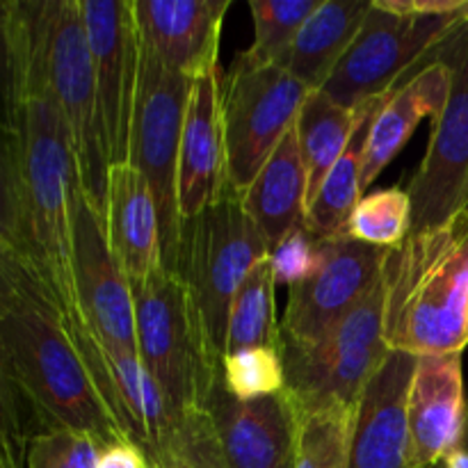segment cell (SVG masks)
<instances>
[{"label":"cell","mask_w":468,"mask_h":468,"mask_svg":"<svg viewBox=\"0 0 468 468\" xmlns=\"http://www.w3.org/2000/svg\"><path fill=\"white\" fill-rule=\"evenodd\" d=\"M0 373L48 430L128 441L105 410L58 297L16 256L0 251Z\"/></svg>","instance_id":"6da1fadb"},{"label":"cell","mask_w":468,"mask_h":468,"mask_svg":"<svg viewBox=\"0 0 468 468\" xmlns=\"http://www.w3.org/2000/svg\"><path fill=\"white\" fill-rule=\"evenodd\" d=\"M451 69V94L432 122L428 151L411 178V233H423L468 210V21L430 53Z\"/></svg>","instance_id":"30bf717a"},{"label":"cell","mask_w":468,"mask_h":468,"mask_svg":"<svg viewBox=\"0 0 468 468\" xmlns=\"http://www.w3.org/2000/svg\"><path fill=\"white\" fill-rule=\"evenodd\" d=\"M387 96H379V99L366 101L359 105V122L352 133L350 144L343 151L341 160L334 165L315 199L306 208V227L320 240L343 238L347 233V224H350L352 213L359 206L361 192H364L361 172H364L370 128H373L375 117L382 110Z\"/></svg>","instance_id":"603a6c76"},{"label":"cell","mask_w":468,"mask_h":468,"mask_svg":"<svg viewBox=\"0 0 468 468\" xmlns=\"http://www.w3.org/2000/svg\"><path fill=\"white\" fill-rule=\"evenodd\" d=\"M384 341L410 355H451L468 346V210L410 233L384 263Z\"/></svg>","instance_id":"7a4b0ae2"},{"label":"cell","mask_w":468,"mask_h":468,"mask_svg":"<svg viewBox=\"0 0 468 468\" xmlns=\"http://www.w3.org/2000/svg\"><path fill=\"white\" fill-rule=\"evenodd\" d=\"M105 446L90 432L53 430L32 439L26 468H99Z\"/></svg>","instance_id":"f546056e"},{"label":"cell","mask_w":468,"mask_h":468,"mask_svg":"<svg viewBox=\"0 0 468 468\" xmlns=\"http://www.w3.org/2000/svg\"><path fill=\"white\" fill-rule=\"evenodd\" d=\"M222 382L240 400L272 396L286 388L282 350L274 347H254L236 355L224 356Z\"/></svg>","instance_id":"f1b7e54d"},{"label":"cell","mask_w":468,"mask_h":468,"mask_svg":"<svg viewBox=\"0 0 468 468\" xmlns=\"http://www.w3.org/2000/svg\"><path fill=\"white\" fill-rule=\"evenodd\" d=\"M254 347L282 350V323L277 318V282L270 261L263 259L231 302L227 324V355ZM224 355V356H227Z\"/></svg>","instance_id":"d4e9b609"},{"label":"cell","mask_w":468,"mask_h":468,"mask_svg":"<svg viewBox=\"0 0 468 468\" xmlns=\"http://www.w3.org/2000/svg\"><path fill=\"white\" fill-rule=\"evenodd\" d=\"M411 233V199L402 187L370 192L361 197L359 206L347 224V238L370 247L393 250Z\"/></svg>","instance_id":"4316f807"},{"label":"cell","mask_w":468,"mask_h":468,"mask_svg":"<svg viewBox=\"0 0 468 468\" xmlns=\"http://www.w3.org/2000/svg\"><path fill=\"white\" fill-rule=\"evenodd\" d=\"M80 9L94 58L110 165L128 163L142 55L135 9L123 0H80Z\"/></svg>","instance_id":"4fadbf2b"},{"label":"cell","mask_w":468,"mask_h":468,"mask_svg":"<svg viewBox=\"0 0 468 468\" xmlns=\"http://www.w3.org/2000/svg\"><path fill=\"white\" fill-rule=\"evenodd\" d=\"M466 21L468 12L448 16H400L373 0L359 35L320 91L346 110H356L366 101L391 94L402 73L428 58Z\"/></svg>","instance_id":"9c48e42d"},{"label":"cell","mask_w":468,"mask_h":468,"mask_svg":"<svg viewBox=\"0 0 468 468\" xmlns=\"http://www.w3.org/2000/svg\"><path fill=\"white\" fill-rule=\"evenodd\" d=\"M46 73L71 131L82 192L105 219L112 165L80 0H48L46 5Z\"/></svg>","instance_id":"52a82bcc"},{"label":"cell","mask_w":468,"mask_h":468,"mask_svg":"<svg viewBox=\"0 0 468 468\" xmlns=\"http://www.w3.org/2000/svg\"><path fill=\"white\" fill-rule=\"evenodd\" d=\"M219 73L222 71L215 69L192 80L178 160V206L183 222L231 192Z\"/></svg>","instance_id":"e0dca14e"},{"label":"cell","mask_w":468,"mask_h":468,"mask_svg":"<svg viewBox=\"0 0 468 468\" xmlns=\"http://www.w3.org/2000/svg\"><path fill=\"white\" fill-rule=\"evenodd\" d=\"M227 468H295L300 414L286 391L240 400L219 379L206 400Z\"/></svg>","instance_id":"5bb4252c"},{"label":"cell","mask_w":468,"mask_h":468,"mask_svg":"<svg viewBox=\"0 0 468 468\" xmlns=\"http://www.w3.org/2000/svg\"><path fill=\"white\" fill-rule=\"evenodd\" d=\"M131 288L142 364L176 410H201L222 366L210 355L186 282L158 265Z\"/></svg>","instance_id":"277c9868"},{"label":"cell","mask_w":468,"mask_h":468,"mask_svg":"<svg viewBox=\"0 0 468 468\" xmlns=\"http://www.w3.org/2000/svg\"><path fill=\"white\" fill-rule=\"evenodd\" d=\"M356 122H359V108H341L323 91H311L306 96L295 123L297 142H300L302 160H304L306 178H309L306 208L350 144Z\"/></svg>","instance_id":"cb8c5ba5"},{"label":"cell","mask_w":468,"mask_h":468,"mask_svg":"<svg viewBox=\"0 0 468 468\" xmlns=\"http://www.w3.org/2000/svg\"><path fill=\"white\" fill-rule=\"evenodd\" d=\"M71 268L78 314L108 350L137 352L135 300L133 288L110 247L105 219L82 192H73Z\"/></svg>","instance_id":"7c38bea8"},{"label":"cell","mask_w":468,"mask_h":468,"mask_svg":"<svg viewBox=\"0 0 468 468\" xmlns=\"http://www.w3.org/2000/svg\"><path fill=\"white\" fill-rule=\"evenodd\" d=\"M434 468H443V464H439V466H434Z\"/></svg>","instance_id":"d590c367"},{"label":"cell","mask_w":468,"mask_h":468,"mask_svg":"<svg viewBox=\"0 0 468 468\" xmlns=\"http://www.w3.org/2000/svg\"><path fill=\"white\" fill-rule=\"evenodd\" d=\"M229 7L231 0H133L142 44L192 80L219 69V32Z\"/></svg>","instance_id":"ac0fdd59"},{"label":"cell","mask_w":468,"mask_h":468,"mask_svg":"<svg viewBox=\"0 0 468 468\" xmlns=\"http://www.w3.org/2000/svg\"><path fill=\"white\" fill-rule=\"evenodd\" d=\"M387 254L388 250L347 236L318 238L314 272L288 292L282 343L304 346L324 336L382 282Z\"/></svg>","instance_id":"8fae6325"},{"label":"cell","mask_w":468,"mask_h":468,"mask_svg":"<svg viewBox=\"0 0 468 468\" xmlns=\"http://www.w3.org/2000/svg\"><path fill=\"white\" fill-rule=\"evenodd\" d=\"M355 407H334L300 416L295 468H350Z\"/></svg>","instance_id":"83f0119b"},{"label":"cell","mask_w":468,"mask_h":468,"mask_svg":"<svg viewBox=\"0 0 468 468\" xmlns=\"http://www.w3.org/2000/svg\"><path fill=\"white\" fill-rule=\"evenodd\" d=\"M387 288L382 282L318 341L282 343L286 388L297 414L355 407L366 382L388 355L384 341Z\"/></svg>","instance_id":"8992f818"},{"label":"cell","mask_w":468,"mask_h":468,"mask_svg":"<svg viewBox=\"0 0 468 468\" xmlns=\"http://www.w3.org/2000/svg\"><path fill=\"white\" fill-rule=\"evenodd\" d=\"M190 91L192 78L165 67L142 44L128 165L144 176L154 192L160 224V265L174 274H178L181 259L183 218L178 206V160Z\"/></svg>","instance_id":"5b68a950"},{"label":"cell","mask_w":468,"mask_h":468,"mask_svg":"<svg viewBox=\"0 0 468 468\" xmlns=\"http://www.w3.org/2000/svg\"><path fill=\"white\" fill-rule=\"evenodd\" d=\"M99 468H149V462L140 446L133 441H119L105 448Z\"/></svg>","instance_id":"1f68e13d"},{"label":"cell","mask_w":468,"mask_h":468,"mask_svg":"<svg viewBox=\"0 0 468 468\" xmlns=\"http://www.w3.org/2000/svg\"><path fill=\"white\" fill-rule=\"evenodd\" d=\"M306 190L309 178L297 131L291 128L254 183L240 195L242 206L270 247L277 245L288 231L306 224Z\"/></svg>","instance_id":"44dd1931"},{"label":"cell","mask_w":468,"mask_h":468,"mask_svg":"<svg viewBox=\"0 0 468 468\" xmlns=\"http://www.w3.org/2000/svg\"><path fill=\"white\" fill-rule=\"evenodd\" d=\"M443 468H468V451H455L446 462Z\"/></svg>","instance_id":"836d02e7"},{"label":"cell","mask_w":468,"mask_h":468,"mask_svg":"<svg viewBox=\"0 0 468 468\" xmlns=\"http://www.w3.org/2000/svg\"><path fill=\"white\" fill-rule=\"evenodd\" d=\"M0 468H23L21 462H18L16 452H14L9 446H5V443H3V457H0Z\"/></svg>","instance_id":"e575fe53"},{"label":"cell","mask_w":468,"mask_h":468,"mask_svg":"<svg viewBox=\"0 0 468 468\" xmlns=\"http://www.w3.org/2000/svg\"><path fill=\"white\" fill-rule=\"evenodd\" d=\"M105 231L128 282L149 277L160 265V224L154 192L128 163L110 167Z\"/></svg>","instance_id":"ffe728a7"},{"label":"cell","mask_w":468,"mask_h":468,"mask_svg":"<svg viewBox=\"0 0 468 468\" xmlns=\"http://www.w3.org/2000/svg\"><path fill=\"white\" fill-rule=\"evenodd\" d=\"M268 254L270 242L233 190L183 222L178 274L192 297L210 355L219 366L227 355L233 297Z\"/></svg>","instance_id":"3957f363"},{"label":"cell","mask_w":468,"mask_h":468,"mask_svg":"<svg viewBox=\"0 0 468 468\" xmlns=\"http://www.w3.org/2000/svg\"><path fill=\"white\" fill-rule=\"evenodd\" d=\"M451 82L452 76L448 64L430 58L419 73H414L405 85H398L387 96L382 110L375 117L366 146L364 172H361L364 190L405 149L416 126L425 117H432L434 122L441 114L451 94Z\"/></svg>","instance_id":"d6986e66"},{"label":"cell","mask_w":468,"mask_h":468,"mask_svg":"<svg viewBox=\"0 0 468 468\" xmlns=\"http://www.w3.org/2000/svg\"><path fill=\"white\" fill-rule=\"evenodd\" d=\"M146 462H149V468H195L190 462L183 460V457L178 455H160Z\"/></svg>","instance_id":"d6a6232c"},{"label":"cell","mask_w":468,"mask_h":468,"mask_svg":"<svg viewBox=\"0 0 468 468\" xmlns=\"http://www.w3.org/2000/svg\"><path fill=\"white\" fill-rule=\"evenodd\" d=\"M318 5L320 0H250L254 44L247 53L279 67Z\"/></svg>","instance_id":"484cf974"},{"label":"cell","mask_w":468,"mask_h":468,"mask_svg":"<svg viewBox=\"0 0 468 468\" xmlns=\"http://www.w3.org/2000/svg\"><path fill=\"white\" fill-rule=\"evenodd\" d=\"M419 356L391 350L352 411L350 468H410L407 398Z\"/></svg>","instance_id":"9a60e30c"},{"label":"cell","mask_w":468,"mask_h":468,"mask_svg":"<svg viewBox=\"0 0 468 468\" xmlns=\"http://www.w3.org/2000/svg\"><path fill=\"white\" fill-rule=\"evenodd\" d=\"M309 87L277 64L242 50L222 76V119L229 183L242 195L295 128Z\"/></svg>","instance_id":"ba28073f"},{"label":"cell","mask_w":468,"mask_h":468,"mask_svg":"<svg viewBox=\"0 0 468 468\" xmlns=\"http://www.w3.org/2000/svg\"><path fill=\"white\" fill-rule=\"evenodd\" d=\"M466 411L462 352L419 356L407 398L410 468H434L460 451Z\"/></svg>","instance_id":"2e32d148"},{"label":"cell","mask_w":468,"mask_h":468,"mask_svg":"<svg viewBox=\"0 0 468 468\" xmlns=\"http://www.w3.org/2000/svg\"><path fill=\"white\" fill-rule=\"evenodd\" d=\"M370 7L373 0H320L279 67L311 91H320L359 35Z\"/></svg>","instance_id":"7402d4cb"},{"label":"cell","mask_w":468,"mask_h":468,"mask_svg":"<svg viewBox=\"0 0 468 468\" xmlns=\"http://www.w3.org/2000/svg\"><path fill=\"white\" fill-rule=\"evenodd\" d=\"M318 256V238L309 231L306 224H300L288 231L274 247H270V268H272L277 286H297L304 282L315 268Z\"/></svg>","instance_id":"4dcf8cb0"}]
</instances>
